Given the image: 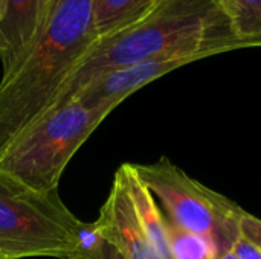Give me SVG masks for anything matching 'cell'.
<instances>
[{
  "mask_svg": "<svg viewBox=\"0 0 261 259\" xmlns=\"http://www.w3.org/2000/svg\"><path fill=\"white\" fill-rule=\"evenodd\" d=\"M246 47L255 44L237 35L217 0H164L130 27L99 38L64 84L52 108L69 101L93 78L115 69L159 56L199 61Z\"/></svg>",
  "mask_w": 261,
  "mask_h": 259,
  "instance_id": "1",
  "label": "cell"
},
{
  "mask_svg": "<svg viewBox=\"0 0 261 259\" xmlns=\"http://www.w3.org/2000/svg\"><path fill=\"white\" fill-rule=\"evenodd\" d=\"M99 40L93 0H52L28 53L0 81V154L55 104L83 58Z\"/></svg>",
  "mask_w": 261,
  "mask_h": 259,
  "instance_id": "2",
  "label": "cell"
},
{
  "mask_svg": "<svg viewBox=\"0 0 261 259\" xmlns=\"http://www.w3.org/2000/svg\"><path fill=\"white\" fill-rule=\"evenodd\" d=\"M106 118L76 99L60 104L3 150L0 174L34 191L55 192L69 160Z\"/></svg>",
  "mask_w": 261,
  "mask_h": 259,
  "instance_id": "3",
  "label": "cell"
},
{
  "mask_svg": "<svg viewBox=\"0 0 261 259\" xmlns=\"http://www.w3.org/2000/svg\"><path fill=\"white\" fill-rule=\"evenodd\" d=\"M83 221L58 192H38L0 174V249L9 259H69Z\"/></svg>",
  "mask_w": 261,
  "mask_h": 259,
  "instance_id": "4",
  "label": "cell"
},
{
  "mask_svg": "<svg viewBox=\"0 0 261 259\" xmlns=\"http://www.w3.org/2000/svg\"><path fill=\"white\" fill-rule=\"evenodd\" d=\"M133 168L154 198L162 203L168 221L211 240L219 256L232 249L240 238V218L245 212L240 206L194 180L165 157Z\"/></svg>",
  "mask_w": 261,
  "mask_h": 259,
  "instance_id": "5",
  "label": "cell"
},
{
  "mask_svg": "<svg viewBox=\"0 0 261 259\" xmlns=\"http://www.w3.org/2000/svg\"><path fill=\"white\" fill-rule=\"evenodd\" d=\"M190 63H194V60L185 56H159L115 69L93 78L70 99H76L90 108L102 110L109 116L132 93Z\"/></svg>",
  "mask_w": 261,
  "mask_h": 259,
  "instance_id": "6",
  "label": "cell"
},
{
  "mask_svg": "<svg viewBox=\"0 0 261 259\" xmlns=\"http://www.w3.org/2000/svg\"><path fill=\"white\" fill-rule=\"evenodd\" d=\"M95 224L101 237L124 259H162L141 227L127 189L118 174H115L112 191Z\"/></svg>",
  "mask_w": 261,
  "mask_h": 259,
  "instance_id": "7",
  "label": "cell"
},
{
  "mask_svg": "<svg viewBox=\"0 0 261 259\" xmlns=\"http://www.w3.org/2000/svg\"><path fill=\"white\" fill-rule=\"evenodd\" d=\"M41 32L38 0H0V34L6 43L3 72L14 67Z\"/></svg>",
  "mask_w": 261,
  "mask_h": 259,
  "instance_id": "8",
  "label": "cell"
},
{
  "mask_svg": "<svg viewBox=\"0 0 261 259\" xmlns=\"http://www.w3.org/2000/svg\"><path fill=\"white\" fill-rule=\"evenodd\" d=\"M128 194L135 214L145 235L162 259H173L168 238V220L159 209L154 195L138 177L133 163H124L116 172Z\"/></svg>",
  "mask_w": 261,
  "mask_h": 259,
  "instance_id": "9",
  "label": "cell"
},
{
  "mask_svg": "<svg viewBox=\"0 0 261 259\" xmlns=\"http://www.w3.org/2000/svg\"><path fill=\"white\" fill-rule=\"evenodd\" d=\"M164 0H93V18L99 38L119 32L147 17Z\"/></svg>",
  "mask_w": 261,
  "mask_h": 259,
  "instance_id": "10",
  "label": "cell"
},
{
  "mask_svg": "<svg viewBox=\"0 0 261 259\" xmlns=\"http://www.w3.org/2000/svg\"><path fill=\"white\" fill-rule=\"evenodd\" d=\"M237 35L261 47V0H217Z\"/></svg>",
  "mask_w": 261,
  "mask_h": 259,
  "instance_id": "11",
  "label": "cell"
},
{
  "mask_svg": "<svg viewBox=\"0 0 261 259\" xmlns=\"http://www.w3.org/2000/svg\"><path fill=\"white\" fill-rule=\"evenodd\" d=\"M168 238L173 259H219L211 240L184 231L171 221H168Z\"/></svg>",
  "mask_w": 261,
  "mask_h": 259,
  "instance_id": "12",
  "label": "cell"
},
{
  "mask_svg": "<svg viewBox=\"0 0 261 259\" xmlns=\"http://www.w3.org/2000/svg\"><path fill=\"white\" fill-rule=\"evenodd\" d=\"M240 235L252 243L257 249L261 250V220L248 214L246 211L240 218Z\"/></svg>",
  "mask_w": 261,
  "mask_h": 259,
  "instance_id": "13",
  "label": "cell"
},
{
  "mask_svg": "<svg viewBox=\"0 0 261 259\" xmlns=\"http://www.w3.org/2000/svg\"><path fill=\"white\" fill-rule=\"evenodd\" d=\"M232 253L239 259H261V250L257 249L252 243L245 240L242 235L232 246Z\"/></svg>",
  "mask_w": 261,
  "mask_h": 259,
  "instance_id": "14",
  "label": "cell"
},
{
  "mask_svg": "<svg viewBox=\"0 0 261 259\" xmlns=\"http://www.w3.org/2000/svg\"><path fill=\"white\" fill-rule=\"evenodd\" d=\"M104 243H106V240H104ZM104 243L95 249H78L69 259H101V252H102Z\"/></svg>",
  "mask_w": 261,
  "mask_h": 259,
  "instance_id": "15",
  "label": "cell"
},
{
  "mask_svg": "<svg viewBox=\"0 0 261 259\" xmlns=\"http://www.w3.org/2000/svg\"><path fill=\"white\" fill-rule=\"evenodd\" d=\"M101 259H124L121 256V253L107 241L102 246V252H101Z\"/></svg>",
  "mask_w": 261,
  "mask_h": 259,
  "instance_id": "16",
  "label": "cell"
},
{
  "mask_svg": "<svg viewBox=\"0 0 261 259\" xmlns=\"http://www.w3.org/2000/svg\"><path fill=\"white\" fill-rule=\"evenodd\" d=\"M38 2H40V23H41V29H43L46 18H47V14L50 11L52 0H38Z\"/></svg>",
  "mask_w": 261,
  "mask_h": 259,
  "instance_id": "17",
  "label": "cell"
},
{
  "mask_svg": "<svg viewBox=\"0 0 261 259\" xmlns=\"http://www.w3.org/2000/svg\"><path fill=\"white\" fill-rule=\"evenodd\" d=\"M5 53H6V43H5V40H3V37L0 34V58H3Z\"/></svg>",
  "mask_w": 261,
  "mask_h": 259,
  "instance_id": "18",
  "label": "cell"
},
{
  "mask_svg": "<svg viewBox=\"0 0 261 259\" xmlns=\"http://www.w3.org/2000/svg\"><path fill=\"white\" fill-rule=\"evenodd\" d=\"M219 259H239L234 253H232V250H229V252H226V253H223V255H220Z\"/></svg>",
  "mask_w": 261,
  "mask_h": 259,
  "instance_id": "19",
  "label": "cell"
},
{
  "mask_svg": "<svg viewBox=\"0 0 261 259\" xmlns=\"http://www.w3.org/2000/svg\"><path fill=\"white\" fill-rule=\"evenodd\" d=\"M0 259H9L6 255H5V253H3V250H2V249H0Z\"/></svg>",
  "mask_w": 261,
  "mask_h": 259,
  "instance_id": "20",
  "label": "cell"
}]
</instances>
